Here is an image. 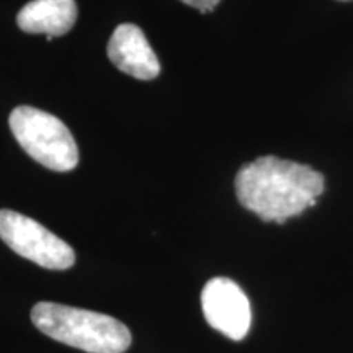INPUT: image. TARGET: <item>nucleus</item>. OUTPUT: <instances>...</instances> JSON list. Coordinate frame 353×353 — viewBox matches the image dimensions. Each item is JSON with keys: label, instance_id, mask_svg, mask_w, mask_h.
Listing matches in <instances>:
<instances>
[{"label": "nucleus", "instance_id": "f257e3e1", "mask_svg": "<svg viewBox=\"0 0 353 353\" xmlns=\"http://www.w3.org/2000/svg\"><path fill=\"white\" fill-rule=\"evenodd\" d=\"M234 187L245 210L265 223L283 224L316 205L324 192V176L304 164L263 156L241 167Z\"/></svg>", "mask_w": 353, "mask_h": 353}, {"label": "nucleus", "instance_id": "f03ea898", "mask_svg": "<svg viewBox=\"0 0 353 353\" xmlns=\"http://www.w3.org/2000/svg\"><path fill=\"white\" fill-rule=\"evenodd\" d=\"M32 321L52 341L87 353H123L131 345L130 329L101 312L43 301L34 304Z\"/></svg>", "mask_w": 353, "mask_h": 353}, {"label": "nucleus", "instance_id": "7ed1b4c3", "mask_svg": "<svg viewBox=\"0 0 353 353\" xmlns=\"http://www.w3.org/2000/svg\"><path fill=\"white\" fill-rule=\"evenodd\" d=\"M12 134L38 164L54 172H69L79 164L76 139L54 114L33 107H17L8 118Z\"/></svg>", "mask_w": 353, "mask_h": 353}, {"label": "nucleus", "instance_id": "20e7f679", "mask_svg": "<svg viewBox=\"0 0 353 353\" xmlns=\"http://www.w3.org/2000/svg\"><path fill=\"white\" fill-rule=\"evenodd\" d=\"M0 239L20 257L48 270H68L76 263V252L38 221L12 210H0Z\"/></svg>", "mask_w": 353, "mask_h": 353}, {"label": "nucleus", "instance_id": "39448f33", "mask_svg": "<svg viewBox=\"0 0 353 353\" xmlns=\"http://www.w3.org/2000/svg\"><path fill=\"white\" fill-rule=\"evenodd\" d=\"M201 307L211 327L231 341H242L250 329L249 298L236 281L216 276L201 291Z\"/></svg>", "mask_w": 353, "mask_h": 353}, {"label": "nucleus", "instance_id": "423d86ee", "mask_svg": "<svg viewBox=\"0 0 353 353\" xmlns=\"http://www.w3.org/2000/svg\"><path fill=\"white\" fill-rule=\"evenodd\" d=\"M107 52L113 65L139 81H152L161 74V63L152 46L143 30L132 23L117 26L108 41Z\"/></svg>", "mask_w": 353, "mask_h": 353}, {"label": "nucleus", "instance_id": "0eeeda50", "mask_svg": "<svg viewBox=\"0 0 353 353\" xmlns=\"http://www.w3.org/2000/svg\"><path fill=\"white\" fill-rule=\"evenodd\" d=\"M76 20V0H33L17 15V25L21 32L50 38L69 33Z\"/></svg>", "mask_w": 353, "mask_h": 353}, {"label": "nucleus", "instance_id": "6e6552de", "mask_svg": "<svg viewBox=\"0 0 353 353\" xmlns=\"http://www.w3.org/2000/svg\"><path fill=\"white\" fill-rule=\"evenodd\" d=\"M183 3H187V6L196 8L198 12L201 13H208V12H213L216 6L221 2V0H182Z\"/></svg>", "mask_w": 353, "mask_h": 353}]
</instances>
